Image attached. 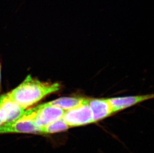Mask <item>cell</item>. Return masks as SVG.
Returning a JSON list of instances; mask_svg holds the SVG:
<instances>
[{"label":"cell","instance_id":"1","mask_svg":"<svg viewBox=\"0 0 154 153\" xmlns=\"http://www.w3.org/2000/svg\"><path fill=\"white\" fill-rule=\"evenodd\" d=\"M60 88V86L57 82H42L29 75L8 94L20 106L26 110L45 96L58 91Z\"/></svg>","mask_w":154,"mask_h":153},{"label":"cell","instance_id":"2","mask_svg":"<svg viewBox=\"0 0 154 153\" xmlns=\"http://www.w3.org/2000/svg\"><path fill=\"white\" fill-rule=\"evenodd\" d=\"M64 112V110L52 106L48 102L26 110L23 114L32 119L36 125L42 128L52 122L62 118Z\"/></svg>","mask_w":154,"mask_h":153},{"label":"cell","instance_id":"3","mask_svg":"<svg viewBox=\"0 0 154 153\" xmlns=\"http://www.w3.org/2000/svg\"><path fill=\"white\" fill-rule=\"evenodd\" d=\"M13 133L42 134V128L36 125L32 119L23 114L15 120L0 125V134Z\"/></svg>","mask_w":154,"mask_h":153},{"label":"cell","instance_id":"4","mask_svg":"<svg viewBox=\"0 0 154 153\" xmlns=\"http://www.w3.org/2000/svg\"><path fill=\"white\" fill-rule=\"evenodd\" d=\"M89 98L82 104L66 110L63 119L69 127H76L93 123L91 110L88 105Z\"/></svg>","mask_w":154,"mask_h":153},{"label":"cell","instance_id":"5","mask_svg":"<svg viewBox=\"0 0 154 153\" xmlns=\"http://www.w3.org/2000/svg\"><path fill=\"white\" fill-rule=\"evenodd\" d=\"M26 109L20 106L8 93L0 96V120L4 123L20 117Z\"/></svg>","mask_w":154,"mask_h":153},{"label":"cell","instance_id":"6","mask_svg":"<svg viewBox=\"0 0 154 153\" xmlns=\"http://www.w3.org/2000/svg\"><path fill=\"white\" fill-rule=\"evenodd\" d=\"M153 94H150L145 95L109 98H107V100L111 106L112 111L114 113L142 101L151 99L153 98Z\"/></svg>","mask_w":154,"mask_h":153},{"label":"cell","instance_id":"7","mask_svg":"<svg viewBox=\"0 0 154 153\" xmlns=\"http://www.w3.org/2000/svg\"><path fill=\"white\" fill-rule=\"evenodd\" d=\"M88 103L91 110L93 122L102 120L113 113L107 98H89Z\"/></svg>","mask_w":154,"mask_h":153},{"label":"cell","instance_id":"8","mask_svg":"<svg viewBox=\"0 0 154 153\" xmlns=\"http://www.w3.org/2000/svg\"><path fill=\"white\" fill-rule=\"evenodd\" d=\"M88 98L82 97H64L50 101L48 103L66 111L82 104Z\"/></svg>","mask_w":154,"mask_h":153},{"label":"cell","instance_id":"9","mask_svg":"<svg viewBox=\"0 0 154 153\" xmlns=\"http://www.w3.org/2000/svg\"><path fill=\"white\" fill-rule=\"evenodd\" d=\"M69 128L63 118L55 120L42 128V134H51L64 131Z\"/></svg>","mask_w":154,"mask_h":153},{"label":"cell","instance_id":"10","mask_svg":"<svg viewBox=\"0 0 154 153\" xmlns=\"http://www.w3.org/2000/svg\"><path fill=\"white\" fill-rule=\"evenodd\" d=\"M1 91V66H0V92Z\"/></svg>","mask_w":154,"mask_h":153},{"label":"cell","instance_id":"11","mask_svg":"<svg viewBox=\"0 0 154 153\" xmlns=\"http://www.w3.org/2000/svg\"><path fill=\"white\" fill-rule=\"evenodd\" d=\"M2 124H3V123L0 120V125H2Z\"/></svg>","mask_w":154,"mask_h":153}]
</instances>
